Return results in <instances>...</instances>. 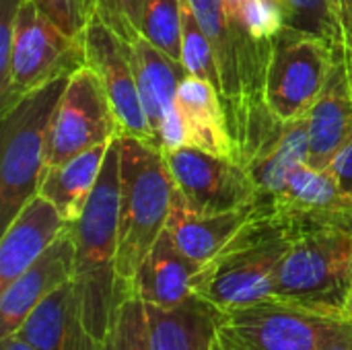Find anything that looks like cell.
<instances>
[{
	"mask_svg": "<svg viewBox=\"0 0 352 350\" xmlns=\"http://www.w3.org/2000/svg\"><path fill=\"white\" fill-rule=\"evenodd\" d=\"M120 161L122 138L116 136L80 217L68 223L74 237L72 281L80 295L85 324L99 342H103L113 314L126 297L116 270L122 196Z\"/></svg>",
	"mask_w": 352,
	"mask_h": 350,
	"instance_id": "obj_1",
	"label": "cell"
},
{
	"mask_svg": "<svg viewBox=\"0 0 352 350\" xmlns=\"http://www.w3.org/2000/svg\"><path fill=\"white\" fill-rule=\"evenodd\" d=\"M295 237L270 210L260 212L212 262L200 268L192 293L219 311L272 299L280 264Z\"/></svg>",
	"mask_w": 352,
	"mask_h": 350,
	"instance_id": "obj_2",
	"label": "cell"
},
{
	"mask_svg": "<svg viewBox=\"0 0 352 350\" xmlns=\"http://www.w3.org/2000/svg\"><path fill=\"white\" fill-rule=\"evenodd\" d=\"M120 179L122 196L116 270L124 295H130L140 264L167 229L173 177L163 151L157 144L140 138H122Z\"/></svg>",
	"mask_w": 352,
	"mask_h": 350,
	"instance_id": "obj_3",
	"label": "cell"
},
{
	"mask_svg": "<svg viewBox=\"0 0 352 350\" xmlns=\"http://www.w3.org/2000/svg\"><path fill=\"white\" fill-rule=\"evenodd\" d=\"M70 74L21 97L2 116L0 132V223L2 231L39 194L47 169L50 130Z\"/></svg>",
	"mask_w": 352,
	"mask_h": 350,
	"instance_id": "obj_4",
	"label": "cell"
},
{
	"mask_svg": "<svg viewBox=\"0 0 352 350\" xmlns=\"http://www.w3.org/2000/svg\"><path fill=\"white\" fill-rule=\"evenodd\" d=\"M352 287V231L320 229L295 237L285 256L274 297L342 316Z\"/></svg>",
	"mask_w": 352,
	"mask_h": 350,
	"instance_id": "obj_5",
	"label": "cell"
},
{
	"mask_svg": "<svg viewBox=\"0 0 352 350\" xmlns=\"http://www.w3.org/2000/svg\"><path fill=\"white\" fill-rule=\"evenodd\" d=\"M340 314L283 299L223 311L214 350H320Z\"/></svg>",
	"mask_w": 352,
	"mask_h": 350,
	"instance_id": "obj_6",
	"label": "cell"
},
{
	"mask_svg": "<svg viewBox=\"0 0 352 350\" xmlns=\"http://www.w3.org/2000/svg\"><path fill=\"white\" fill-rule=\"evenodd\" d=\"M340 54L342 50H336L324 37L283 27L272 45L264 89V101L272 118L289 124L307 116L324 93Z\"/></svg>",
	"mask_w": 352,
	"mask_h": 350,
	"instance_id": "obj_7",
	"label": "cell"
},
{
	"mask_svg": "<svg viewBox=\"0 0 352 350\" xmlns=\"http://www.w3.org/2000/svg\"><path fill=\"white\" fill-rule=\"evenodd\" d=\"M85 66L82 39L68 37L33 0L19 8L8 72L0 83V113L27 93Z\"/></svg>",
	"mask_w": 352,
	"mask_h": 350,
	"instance_id": "obj_8",
	"label": "cell"
},
{
	"mask_svg": "<svg viewBox=\"0 0 352 350\" xmlns=\"http://www.w3.org/2000/svg\"><path fill=\"white\" fill-rule=\"evenodd\" d=\"M165 163L188 210L219 215L264 202L243 165L196 146L163 151Z\"/></svg>",
	"mask_w": 352,
	"mask_h": 350,
	"instance_id": "obj_9",
	"label": "cell"
},
{
	"mask_svg": "<svg viewBox=\"0 0 352 350\" xmlns=\"http://www.w3.org/2000/svg\"><path fill=\"white\" fill-rule=\"evenodd\" d=\"M82 47L85 64L99 76L113 109L118 136L157 144L140 101L130 43L99 14H91L82 31Z\"/></svg>",
	"mask_w": 352,
	"mask_h": 350,
	"instance_id": "obj_10",
	"label": "cell"
},
{
	"mask_svg": "<svg viewBox=\"0 0 352 350\" xmlns=\"http://www.w3.org/2000/svg\"><path fill=\"white\" fill-rule=\"evenodd\" d=\"M116 136L118 122L105 89L99 76L85 64L70 74L56 107L50 130L47 167L62 165Z\"/></svg>",
	"mask_w": 352,
	"mask_h": 350,
	"instance_id": "obj_11",
	"label": "cell"
},
{
	"mask_svg": "<svg viewBox=\"0 0 352 350\" xmlns=\"http://www.w3.org/2000/svg\"><path fill=\"white\" fill-rule=\"evenodd\" d=\"M270 212L297 237L320 229L352 231V196L340 190L328 169L303 165L293 171L270 200Z\"/></svg>",
	"mask_w": 352,
	"mask_h": 350,
	"instance_id": "obj_12",
	"label": "cell"
},
{
	"mask_svg": "<svg viewBox=\"0 0 352 350\" xmlns=\"http://www.w3.org/2000/svg\"><path fill=\"white\" fill-rule=\"evenodd\" d=\"M128 43L140 101L153 128L157 146L161 151L186 146L184 126L175 107L179 85L188 76L186 66L171 60L142 35H136Z\"/></svg>",
	"mask_w": 352,
	"mask_h": 350,
	"instance_id": "obj_13",
	"label": "cell"
},
{
	"mask_svg": "<svg viewBox=\"0 0 352 350\" xmlns=\"http://www.w3.org/2000/svg\"><path fill=\"white\" fill-rule=\"evenodd\" d=\"M200 27L204 29L221 72V103L227 118L235 161L245 167L252 155V124L241 85L237 43L229 25L223 0H188Z\"/></svg>",
	"mask_w": 352,
	"mask_h": 350,
	"instance_id": "obj_14",
	"label": "cell"
},
{
	"mask_svg": "<svg viewBox=\"0 0 352 350\" xmlns=\"http://www.w3.org/2000/svg\"><path fill=\"white\" fill-rule=\"evenodd\" d=\"M74 278V237L66 231L8 287L0 291V340L12 336L27 316L56 289Z\"/></svg>",
	"mask_w": 352,
	"mask_h": 350,
	"instance_id": "obj_15",
	"label": "cell"
},
{
	"mask_svg": "<svg viewBox=\"0 0 352 350\" xmlns=\"http://www.w3.org/2000/svg\"><path fill=\"white\" fill-rule=\"evenodd\" d=\"M270 210L266 202H256L237 210L219 215H196L188 210L179 192L173 186L171 215L167 221V231L171 233L175 245L198 266L212 262L239 233L241 229L260 212Z\"/></svg>",
	"mask_w": 352,
	"mask_h": 350,
	"instance_id": "obj_16",
	"label": "cell"
},
{
	"mask_svg": "<svg viewBox=\"0 0 352 350\" xmlns=\"http://www.w3.org/2000/svg\"><path fill=\"white\" fill-rule=\"evenodd\" d=\"M68 227L60 210L41 194H35L2 231L0 241V291L29 268Z\"/></svg>",
	"mask_w": 352,
	"mask_h": 350,
	"instance_id": "obj_17",
	"label": "cell"
},
{
	"mask_svg": "<svg viewBox=\"0 0 352 350\" xmlns=\"http://www.w3.org/2000/svg\"><path fill=\"white\" fill-rule=\"evenodd\" d=\"M14 334L37 350H101L85 324L74 281L47 295Z\"/></svg>",
	"mask_w": 352,
	"mask_h": 350,
	"instance_id": "obj_18",
	"label": "cell"
},
{
	"mask_svg": "<svg viewBox=\"0 0 352 350\" xmlns=\"http://www.w3.org/2000/svg\"><path fill=\"white\" fill-rule=\"evenodd\" d=\"M307 165L314 169H328L336 155L352 140V95L342 54L334 64L324 93L307 111Z\"/></svg>",
	"mask_w": 352,
	"mask_h": 350,
	"instance_id": "obj_19",
	"label": "cell"
},
{
	"mask_svg": "<svg viewBox=\"0 0 352 350\" xmlns=\"http://www.w3.org/2000/svg\"><path fill=\"white\" fill-rule=\"evenodd\" d=\"M200 268L175 245L171 233L165 229L140 264L132 293L146 305L175 307L194 295L192 283Z\"/></svg>",
	"mask_w": 352,
	"mask_h": 350,
	"instance_id": "obj_20",
	"label": "cell"
},
{
	"mask_svg": "<svg viewBox=\"0 0 352 350\" xmlns=\"http://www.w3.org/2000/svg\"><path fill=\"white\" fill-rule=\"evenodd\" d=\"M175 107L184 126L186 146L235 161L221 95L208 80L188 74L179 85Z\"/></svg>",
	"mask_w": 352,
	"mask_h": 350,
	"instance_id": "obj_21",
	"label": "cell"
},
{
	"mask_svg": "<svg viewBox=\"0 0 352 350\" xmlns=\"http://www.w3.org/2000/svg\"><path fill=\"white\" fill-rule=\"evenodd\" d=\"M151 350H214L221 314L214 305L192 295L175 307L146 305Z\"/></svg>",
	"mask_w": 352,
	"mask_h": 350,
	"instance_id": "obj_22",
	"label": "cell"
},
{
	"mask_svg": "<svg viewBox=\"0 0 352 350\" xmlns=\"http://www.w3.org/2000/svg\"><path fill=\"white\" fill-rule=\"evenodd\" d=\"M309 134L307 116L280 124L276 134L252 157L245 165L260 198L270 206V200L285 188L293 171L307 165Z\"/></svg>",
	"mask_w": 352,
	"mask_h": 350,
	"instance_id": "obj_23",
	"label": "cell"
},
{
	"mask_svg": "<svg viewBox=\"0 0 352 350\" xmlns=\"http://www.w3.org/2000/svg\"><path fill=\"white\" fill-rule=\"evenodd\" d=\"M111 142V140H109ZM109 142L97 144L62 165L47 167L39 186V194L47 198L60 215L72 223L80 217L103 169Z\"/></svg>",
	"mask_w": 352,
	"mask_h": 350,
	"instance_id": "obj_24",
	"label": "cell"
},
{
	"mask_svg": "<svg viewBox=\"0 0 352 350\" xmlns=\"http://www.w3.org/2000/svg\"><path fill=\"white\" fill-rule=\"evenodd\" d=\"M182 0H146L140 35L171 60L182 62Z\"/></svg>",
	"mask_w": 352,
	"mask_h": 350,
	"instance_id": "obj_25",
	"label": "cell"
},
{
	"mask_svg": "<svg viewBox=\"0 0 352 350\" xmlns=\"http://www.w3.org/2000/svg\"><path fill=\"white\" fill-rule=\"evenodd\" d=\"M182 19H184V33H182V64L186 66L190 76H198L208 80L221 95V72L217 66V58L212 45L200 27L192 6L188 0H182Z\"/></svg>",
	"mask_w": 352,
	"mask_h": 350,
	"instance_id": "obj_26",
	"label": "cell"
},
{
	"mask_svg": "<svg viewBox=\"0 0 352 350\" xmlns=\"http://www.w3.org/2000/svg\"><path fill=\"white\" fill-rule=\"evenodd\" d=\"M101 350H151L146 309L134 293L120 301Z\"/></svg>",
	"mask_w": 352,
	"mask_h": 350,
	"instance_id": "obj_27",
	"label": "cell"
},
{
	"mask_svg": "<svg viewBox=\"0 0 352 350\" xmlns=\"http://www.w3.org/2000/svg\"><path fill=\"white\" fill-rule=\"evenodd\" d=\"M278 2L285 14V27L314 33L330 41L336 50H342L332 0H278Z\"/></svg>",
	"mask_w": 352,
	"mask_h": 350,
	"instance_id": "obj_28",
	"label": "cell"
},
{
	"mask_svg": "<svg viewBox=\"0 0 352 350\" xmlns=\"http://www.w3.org/2000/svg\"><path fill=\"white\" fill-rule=\"evenodd\" d=\"M144 2L146 0H95L91 14H99L126 41H132L140 35Z\"/></svg>",
	"mask_w": 352,
	"mask_h": 350,
	"instance_id": "obj_29",
	"label": "cell"
},
{
	"mask_svg": "<svg viewBox=\"0 0 352 350\" xmlns=\"http://www.w3.org/2000/svg\"><path fill=\"white\" fill-rule=\"evenodd\" d=\"M33 2L68 37L82 39V31L89 21L87 0H33Z\"/></svg>",
	"mask_w": 352,
	"mask_h": 350,
	"instance_id": "obj_30",
	"label": "cell"
},
{
	"mask_svg": "<svg viewBox=\"0 0 352 350\" xmlns=\"http://www.w3.org/2000/svg\"><path fill=\"white\" fill-rule=\"evenodd\" d=\"M328 171L334 175L340 190L352 196V140L336 155V159L330 163Z\"/></svg>",
	"mask_w": 352,
	"mask_h": 350,
	"instance_id": "obj_31",
	"label": "cell"
},
{
	"mask_svg": "<svg viewBox=\"0 0 352 350\" xmlns=\"http://www.w3.org/2000/svg\"><path fill=\"white\" fill-rule=\"evenodd\" d=\"M338 31H340V41L342 50L352 47V0H332Z\"/></svg>",
	"mask_w": 352,
	"mask_h": 350,
	"instance_id": "obj_32",
	"label": "cell"
},
{
	"mask_svg": "<svg viewBox=\"0 0 352 350\" xmlns=\"http://www.w3.org/2000/svg\"><path fill=\"white\" fill-rule=\"evenodd\" d=\"M320 350H352V322H349L346 318L340 320L330 330Z\"/></svg>",
	"mask_w": 352,
	"mask_h": 350,
	"instance_id": "obj_33",
	"label": "cell"
},
{
	"mask_svg": "<svg viewBox=\"0 0 352 350\" xmlns=\"http://www.w3.org/2000/svg\"><path fill=\"white\" fill-rule=\"evenodd\" d=\"M0 350H37V349H35V347H31V344H29L27 340H23L21 336L12 334V336L2 338Z\"/></svg>",
	"mask_w": 352,
	"mask_h": 350,
	"instance_id": "obj_34",
	"label": "cell"
},
{
	"mask_svg": "<svg viewBox=\"0 0 352 350\" xmlns=\"http://www.w3.org/2000/svg\"><path fill=\"white\" fill-rule=\"evenodd\" d=\"M342 56H344L346 80H349V89H351V95H352V47H349V50H342Z\"/></svg>",
	"mask_w": 352,
	"mask_h": 350,
	"instance_id": "obj_35",
	"label": "cell"
},
{
	"mask_svg": "<svg viewBox=\"0 0 352 350\" xmlns=\"http://www.w3.org/2000/svg\"><path fill=\"white\" fill-rule=\"evenodd\" d=\"M342 316L352 322V287L351 291H349V295H346V301H344V307H342Z\"/></svg>",
	"mask_w": 352,
	"mask_h": 350,
	"instance_id": "obj_36",
	"label": "cell"
},
{
	"mask_svg": "<svg viewBox=\"0 0 352 350\" xmlns=\"http://www.w3.org/2000/svg\"><path fill=\"white\" fill-rule=\"evenodd\" d=\"M93 4H95V0H87V8H89V17H91V12H93Z\"/></svg>",
	"mask_w": 352,
	"mask_h": 350,
	"instance_id": "obj_37",
	"label": "cell"
}]
</instances>
